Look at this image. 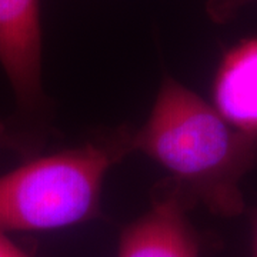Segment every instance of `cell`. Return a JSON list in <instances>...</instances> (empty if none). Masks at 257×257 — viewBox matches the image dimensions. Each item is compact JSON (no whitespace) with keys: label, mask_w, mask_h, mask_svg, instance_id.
Returning a JSON list of instances; mask_svg holds the SVG:
<instances>
[{"label":"cell","mask_w":257,"mask_h":257,"mask_svg":"<svg viewBox=\"0 0 257 257\" xmlns=\"http://www.w3.org/2000/svg\"><path fill=\"white\" fill-rule=\"evenodd\" d=\"M128 146L162 166L196 206L227 219L244 211L240 184L257 167V135L234 127L179 80L163 79L145 124L130 130Z\"/></svg>","instance_id":"obj_1"},{"label":"cell","mask_w":257,"mask_h":257,"mask_svg":"<svg viewBox=\"0 0 257 257\" xmlns=\"http://www.w3.org/2000/svg\"><path fill=\"white\" fill-rule=\"evenodd\" d=\"M132 128L37 157L0 176V231H45L100 214L104 177L132 153Z\"/></svg>","instance_id":"obj_2"},{"label":"cell","mask_w":257,"mask_h":257,"mask_svg":"<svg viewBox=\"0 0 257 257\" xmlns=\"http://www.w3.org/2000/svg\"><path fill=\"white\" fill-rule=\"evenodd\" d=\"M150 209L121 231L117 257H199L187 211L196 204L172 180L155 187Z\"/></svg>","instance_id":"obj_3"},{"label":"cell","mask_w":257,"mask_h":257,"mask_svg":"<svg viewBox=\"0 0 257 257\" xmlns=\"http://www.w3.org/2000/svg\"><path fill=\"white\" fill-rule=\"evenodd\" d=\"M0 66L18 101L36 109L43 101L40 0H0Z\"/></svg>","instance_id":"obj_4"},{"label":"cell","mask_w":257,"mask_h":257,"mask_svg":"<svg viewBox=\"0 0 257 257\" xmlns=\"http://www.w3.org/2000/svg\"><path fill=\"white\" fill-rule=\"evenodd\" d=\"M214 107L234 127L257 135V36L224 53L213 83Z\"/></svg>","instance_id":"obj_5"},{"label":"cell","mask_w":257,"mask_h":257,"mask_svg":"<svg viewBox=\"0 0 257 257\" xmlns=\"http://www.w3.org/2000/svg\"><path fill=\"white\" fill-rule=\"evenodd\" d=\"M257 0H207L206 13L217 25H224L236 18L240 10Z\"/></svg>","instance_id":"obj_6"},{"label":"cell","mask_w":257,"mask_h":257,"mask_svg":"<svg viewBox=\"0 0 257 257\" xmlns=\"http://www.w3.org/2000/svg\"><path fill=\"white\" fill-rule=\"evenodd\" d=\"M0 257H30L20 247H18L6 236L5 231H0Z\"/></svg>","instance_id":"obj_7"},{"label":"cell","mask_w":257,"mask_h":257,"mask_svg":"<svg viewBox=\"0 0 257 257\" xmlns=\"http://www.w3.org/2000/svg\"><path fill=\"white\" fill-rule=\"evenodd\" d=\"M253 257H257V209L253 214Z\"/></svg>","instance_id":"obj_8"},{"label":"cell","mask_w":257,"mask_h":257,"mask_svg":"<svg viewBox=\"0 0 257 257\" xmlns=\"http://www.w3.org/2000/svg\"><path fill=\"white\" fill-rule=\"evenodd\" d=\"M10 142V136L8 135V128L0 121V146H5Z\"/></svg>","instance_id":"obj_9"}]
</instances>
